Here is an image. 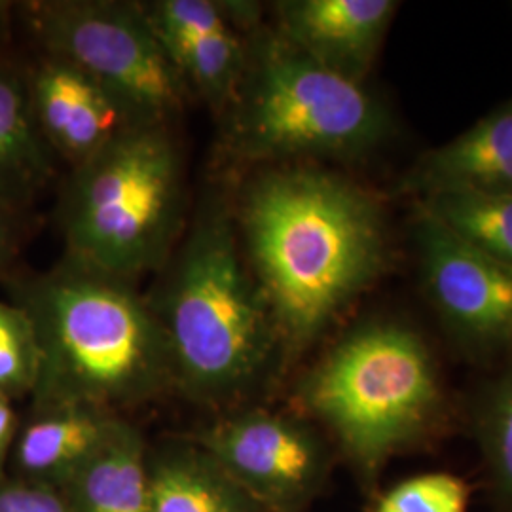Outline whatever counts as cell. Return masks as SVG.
I'll return each instance as SVG.
<instances>
[{
    "instance_id": "cell-22",
    "label": "cell",
    "mask_w": 512,
    "mask_h": 512,
    "mask_svg": "<svg viewBox=\"0 0 512 512\" xmlns=\"http://www.w3.org/2000/svg\"><path fill=\"white\" fill-rule=\"evenodd\" d=\"M0 512H73L65 495L48 484L0 488Z\"/></svg>"
},
{
    "instance_id": "cell-9",
    "label": "cell",
    "mask_w": 512,
    "mask_h": 512,
    "mask_svg": "<svg viewBox=\"0 0 512 512\" xmlns=\"http://www.w3.org/2000/svg\"><path fill=\"white\" fill-rule=\"evenodd\" d=\"M416 241L427 293L459 340L480 349L512 344V266L476 251L423 207Z\"/></svg>"
},
{
    "instance_id": "cell-3",
    "label": "cell",
    "mask_w": 512,
    "mask_h": 512,
    "mask_svg": "<svg viewBox=\"0 0 512 512\" xmlns=\"http://www.w3.org/2000/svg\"><path fill=\"white\" fill-rule=\"evenodd\" d=\"M147 300L164 330L173 384L194 399H238L283 355L234 211L222 200L203 203Z\"/></svg>"
},
{
    "instance_id": "cell-15",
    "label": "cell",
    "mask_w": 512,
    "mask_h": 512,
    "mask_svg": "<svg viewBox=\"0 0 512 512\" xmlns=\"http://www.w3.org/2000/svg\"><path fill=\"white\" fill-rule=\"evenodd\" d=\"M150 512H270L188 439L148 456Z\"/></svg>"
},
{
    "instance_id": "cell-14",
    "label": "cell",
    "mask_w": 512,
    "mask_h": 512,
    "mask_svg": "<svg viewBox=\"0 0 512 512\" xmlns=\"http://www.w3.org/2000/svg\"><path fill=\"white\" fill-rule=\"evenodd\" d=\"M52 175V150L38 131L27 74L0 59V207L18 213Z\"/></svg>"
},
{
    "instance_id": "cell-11",
    "label": "cell",
    "mask_w": 512,
    "mask_h": 512,
    "mask_svg": "<svg viewBox=\"0 0 512 512\" xmlns=\"http://www.w3.org/2000/svg\"><path fill=\"white\" fill-rule=\"evenodd\" d=\"M27 82L38 131L73 167L141 128L109 90L67 61L44 55Z\"/></svg>"
},
{
    "instance_id": "cell-24",
    "label": "cell",
    "mask_w": 512,
    "mask_h": 512,
    "mask_svg": "<svg viewBox=\"0 0 512 512\" xmlns=\"http://www.w3.org/2000/svg\"><path fill=\"white\" fill-rule=\"evenodd\" d=\"M14 431V410L10 406V399L0 393V459L4 454V448Z\"/></svg>"
},
{
    "instance_id": "cell-25",
    "label": "cell",
    "mask_w": 512,
    "mask_h": 512,
    "mask_svg": "<svg viewBox=\"0 0 512 512\" xmlns=\"http://www.w3.org/2000/svg\"><path fill=\"white\" fill-rule=\"evenodd\" d=\"M6 29H8V23H6V4L0 2V48H2L4 38H6Z\"/></svg>"
},
{
    "instance_id": "cell-16",
    "label": "cell",
    "mask_w": 512,
    "mask_h": 512,
    "mask_svg": "<svg viewBox=\"0 0 512 512\" xmlns=\"http://www.w3.org/2000/svg\"><path fill=\"white\" fill-rule=\"evenodd\" d=\"M126 421L92 406H59L40 410L21 435V467L65 484L74 471L101 450Z\"/></svg>"
},
{
    "instance_id": "cell-1",
    "label": "cell",
    "mask_w": 512,
    "mask_h": 512,
    "mask_svg": "<svg viewBox=\"0 0 512 512\" xmlns=\"http://www.w3.org/2000/svg\"><path fill=\"white\" fill-rule=\"evenodd\" d=\"M234 217L283 355L315 344L384 270L380 205L325 169L287 165L260 173Z\"/></svg>"
},
{
    "instance_id": "cell-21",
    "label": "cell",
    "mask_w": 512,
    "mask_h": 512,
    "mask_svg": "<svg viewBox=\"0 0 512 512\" xmlns=\"http://www.w3.org/2000/svg\"><path fill=\"white\" fill-rule=\"evenodd\" d=\"M471 488L452 473H423L387 490L374 512H467Z\"/></svg>"
},
{
    "instance_id": "cell-13",
    "label": "cell",
    "mask_w": 512,
    "mask_h": 512,
    "mask_svg": "<svg viewBox=\"0 0 512 512\" xmlns=\"http://www.w3.org/2000/svg\"><path fill=\"white\" fill-rule=\"evenodd\" d=\"M404 188L425 198L448 192L512 194V103L425 154Z\"/></svg>"
},
{
    "instance_id": "cell-17",
    "label": "cell",
    "mask_w": 512,
    "mask_h": 512,
    "mask_svg": "<svg viewBox=\"0 0 512 512\" xmlns=\"http://www.w3.org/2000/svg\"><path fill=\"white\" fill-rule=\"evenodd\" d=\"M63 486L73 512H150L148 452L143 437L124 423Z\"/></svg>"
},
{
    "instance_id": "cell-4",
    "label": "cell",
    "mask_w": 512,
    "mask_h": 512,
    "mask_svg": "<svg viewBox=\"0 0 512 512\" xmlns=\"http://www.w3.org/2000/svg\"><path fill=\"white\" fill-rule=\"evenodd\" d=\"M222 145L238 162L349 158L389 131L384 107L361 82L332 73L275 29H249L238 92L222 114Z\"/></svg>"
},
{
    "instance_id": "cell-23",
    "label": "cell",
    "mask_w": 512,
    "mask_h": 512,
    "mask_svg": "<svg viewBox=\"0 0 512 512\" xmlns=\"http://www.w3.org/2000/svg\"><path fill=\"white\" fill-rule=\"evenodd\" d=\"M16 211L0 207V275L8 270L18 253L19 230Z\"/></svg>"
},
{
    "instance_id": "cell-7",
    "label": "cell",
    "mask_w": 512,
    "mask_h": 512,
    "mask_svg": "<svg viewBox=\"0 0 512 512\" xmlns=\"http://www.w3.org/2000/svg\"><path fill=\"white\" fill-rule=\"evenodd\" d=\"M25 14L44 54L109 90L137 126L171 128L181 116L190 93L141 2L46 0Z\"/></svg>"
},
{
    "instance_id": "cell-10",
    "label": "cell",
    "mask_w": 512,
    "mask_h": 512,
    "mask_svg": "<svg viewBox=\"0 0 512 512\" xmlns=\"http://www.w3.org/2000/svg\"><path fill=\"white\" fill-rule=\"evenodd\" d=\"M188 93L222 114L238 92L247 63L251 4L213 0L141 2Z\"/></svg>"
},
{
    "instance_id": "cell-6",
    "label": "cell",
    "mask_w": 512,
    "mask_h": 512,
    "mask_svg": "<svg viewBox=\"0 0 512 512\" xmlns=\"http://www.w3.org/2000/svg\"><path fill=\"white\" fill-rule=\"evenodd\" d=\"M300 399L368 480L429 433L442 401L425 342L395 323L349 332L308 374Z\"/></svg>"
},
{
    "instance_id": "cell-5",
    "label": "cell",
    "mask_w": 512,
    "mask_h": 512,
    "mask_svg": "<svg viewBox=\"0 0 512 512\" xmlns=\"http://www.w3.org/2000/svg\"><path fill=\"white\" fill-rule=\"evenodd\" d=\"M171 128L126 131L73 167L59 202L65 256L135 283L183 236V158Z\"/></svg>"
},
{
    "instance_id": "cell-20",
    "label": "cell",
    "mask_w": 512,
    "mask_h": 512,
    "mask_svg": "<svg viewBox=\"0 0 512 512\" xmlns=\"http://www.w3.org/2000/svg\"><path fill=\"white\" fill-rule=\"evenodd\" d=\"M40 366L37 336L27 313L14 302L0 300V393L35 389Z\"/></svg>"
},
{
    "instance_id": "cell-12",
    "label": "cell",
    "mask_w": 512,
    "mask_h": 512,
    "mask_svg": "<svg viewBox=\"0 0 512 512\" xmlns=\"http://www.w3.org/2000/svg\"><path fill=\"white\" fill-rule=\"evenodd\" d=\"M393 0H287L275 4V33L332 73L361 82L380 50Z\"/></svg>"
},
{
    "instance_id": "cell-18",
    "label": "cell",
    "mask_w": 512,
    "mask_h": 512,
    "mask_svg": "<svg viewBox=\"0 0 512 512\" xmlns=\"http://www.w3.org/2000/svg\"><path fill=\"white\" fill-rule=\"evenodd\" d=\"M421 207L476 251L512 266V194L448 192Z\"/></svg>"
},
{
    "instance_id": "cell-19",
    "label": "cell",
    "mask_w": 512,
    "mask_h": 512,
    "mask_svg": "<svg viewBox=\"0 0 512 512\" xmlns=\"http://www.w3.org/2000/svg\"><path fill=\"white\" fill-rule=\"evenodd\" d=\"M478 435L497 494L512 511V366L488 391Z\"/></svg>"
},
{
    "instance_id": "cell-8",
    "label": "cell",
    "mask_w": 512,
    "mask_h": 512,
    "mask_svg": "<svg viewBox=\"0 0 512 512\" xmlns=\"http://www.w3.org/2000/svg\"><path fill=\"white\" fill-rule=\"evenodd\" d=\"M270 512L302 511L325 488L329 444L306 421L245 410L190 437Z\"/></svg>"
},
{
    "instance_id": "cell-2",
    "label": "cell",
    "mask_w": 512,
    "mask_h": 512,
    "mask_svg": "<svg viewBox=\"0 0 512 512\" xmlns=\"http://www.w3.org/2000/svg\"><path fill=\"white\" fill-rule=\"evenodd\" d=\"M12 302L37 336L38 410L114 414L173 385L164 330L135 283L63 256L48 272L16 281Z\"/></svg>"
}]
</instances>
